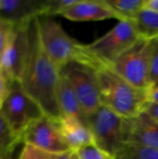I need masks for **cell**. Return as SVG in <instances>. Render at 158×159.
<instances>
[{
	"label": "cell",
	"instance_id": "30bf717a",
	"mask_svg": "<svg viewBox=\"0 0 158 159\" xmlns=\"http://www.w3.org/2000/svg\"><path fill=\"white\" fill-rule=\"evenodd\" d=\"M20 142L51 155L71 151L61 136L56 121L47 116L33 122L23 132Z\"/></svg>",
	"mask_w": 158,
	"mask_h": 159
},
{
	"label": "cell",
	"instance_id": "f546056e",
	"mask_svg": "<svg viewBox=\"0 0 158 159\" xmlns=\"http://www.w3.org/2000/svg\"><path fill=\"white\" fill-rule=\"evenodd\" d=\"M0 159H19V156L16 157V154L11 156V157H0Z\"/></svg>",
	"mask_w": 158,
	"mask_h": 159
},
{
	"label": "cell",
	"instance_id": "e0dca14e",
	"mask_svg": "<svg viewBox=\"0 0 158 159\" xmlns=\"http://www.w3.org/2000/svg\"><path fill=\"white\" fill-rule=\"evenodd\" d=\"M114 10L118 20H132L144 6L145 0H104Z\"/></svg>",
	"mask_w": 158,
	"mask_h": 159
},
{
	"label": "cell",
	"instance_id": "4fadbf2b",
	"mask_svg": "<svg viewBox=\"0 0 158 159\" xmlns=\"http://www.w3.org/2000/svg\"><path fill=\"white\" fill-rule=\"evenodd\" d=\"M74 21H95L117 19L114 10L104 0H77V2L61 14Z\"/></svg>",
	"mask_w": 158,
	"mask_h": 159
},
{
	"label": "cell",
	"instance_id": "5bb4252c",
	"mask_svg": "<svg viewBox=\"0 0 158 159\" xmlns=\"http://www.w3.org/2000/svg\"><path fill=\"white\" fill-rule=\"evenodd\" d=\"M56 123L71 151L76 152L85 146L94 144V139L88 127L79 120L61 116Z\"/></svg>",
	"mask_w": 158,
	"mask_h": 159
},
{
	"label": "cell",
	"instance_id": "ac0fdd59",
	"mask_svg": "<svg viewBox=\"0 0 158 159\" xmlns=\"http://www.w3.org/2000/svg\"><path fill=\"white\" fill-rule=\"evenodd\" d=\"M20 143H21L20 139L13 133L0 112V157L15 155Z\"/></svg>",
	"mask_w": 158,
	"mask_h": 159
},
{
	"label": "cell",
	"instance_id": "d4e9b609",
	"mask_svg": "<svg viewBox=\"0 0 158 159\" xmlns=\"http://www.w3.org/2000/svg\"><path fill=\"white\" fill-rule=\"evenodd\" d=\"M144 112H146L154 120L158 123V104L147 102Z\"/></svg>",
	"mask_w": 158,
	"mask_h": 159
},
{
	"label": "cell",
	"instance_id": "44dd1931",
	"mask_svg": "<svg viewBox=\"0 0 158 159\" xmlns=\"http://www.w3.org/2000/svg\"><path fill=\"white\" fill-rule=\"evenodd\" d=\"M77 0H46V15H61L66 9L74 6Z\"/></svg>",
	"mask_w": 158,
	"mask_h": 159
},
{
	"label": "cell",
	"instance_id": "d6986e66",
	"mask_svg": "<svg viewBox=\"0 0 158 159\" xmlns=\"http://www.w3.org/2000/svg\"><path fill=\"white\" fill-rule=\"evenodd\" d=\"M115 159H158V150L135 143H123Z\"/></svg>",
	"mask_w": 158,
	"mask_h": 159
},
{
	"label": "cell",
	"instance_id": "7c38bea8",
	"mask_svg": "<svg viewBox=\"0 0 158 159\" xmlns=\"http://www.w3.org/2000/svg\"><path fill=\"white\" fill-rule=\"evenodd\" d=\"M46 15V0H0V17L16 26L29 25Z\"/></svg>",
	"mask_w": 158,
	"mask_h": 159
},
{
	"label": "cell",
	"instance_id": "9a60e30c",
	"mask_svg": "<svg viewBox=\"0 0 158 159\" xmlns=\"http://www.w3.org/2000/svg\"><path fill=\"white\" fill-rule=\"evenodd\" d=\"M58 103L62 116H69L87 125V115L68 78L60 72V79L57 90ZM88 126V125H87Z\"/></svg>",
	"mask_w": 158,
	"mask_h": 159
},
{
	"label": "cell",
	"instance_id": "9c48e42d",
	"mask_svg": "<svg viewBox=\"0 0 158 159\" xmlns=\"http://www.w3.org/2000/svg\"><path fill=\"white\" fill-rule=\"evenodd\" d=\"M30 24L16 26L8 46L0 56V75L9 83L20 82L25 70L31 47Z\"/></svg>",
	"mask_w": 158,
	"mask_h": 159
},
{
	"label": "cell",
	"instance_id": "ffe728a7",
	"mask_svg": "<svg viewBox=\"0 0 158 159\" xmlns=\"http://www.w3.org/2000/svg\"><path fill=\"white\" fill-rule=\"evenodd\" d=\"M15 29L16 25L0 17V56L8 46Z\"/></svg>",
	"mask_w": 158,
	"mask_h": 159
},
{
	"label": "cell",
	"instance_id": "8fae6325",
	"mask_svg": "<svg viewBox=\"0 0 158 159\" xmlns=\"http://www.w3.org/2000/svg\"><path fill=\"white\" fill-rule=\"evenodd\" d=\"M123 143H135L158 150V123L146 112L125 118Z\"/></svg>",
	"mask_w": 158,
	"mask_h": 159
},
{
	"label": "cell",
	"instance_id": "cb8c5ba5",
	"mask_svg": "<svg viewBox=\"0 0 158 159\" xmlns=\"http://www.w3.org/2000/svg\"><path fill=\"white\" fill-rule=\"evenodd\" d=\"M19 159H55L54 155L46 153L28 144H23L19 154Z\"/></svg>",
	"mask_w": 158,
	"mask_h": 159
},
{
	"label": "cell",
	"instance_id": "7402d4cb",
	"mask_svg": "<svg viewBox=\"0 0 158 159\" xmlns=\"http://www.w3.org/2000/svg\"><path fill=\"white\" fill-rule=\"evenodd\" d=\"M78 159H114L112 156L95 144H89L75 152Z\"/></svg>",
	"mask_w": 158,
	"mask_h": 159
},
{
	"label": "cell",
	"instance_id": "d6a6232c",
	"mask_svg": "<svg viewBox=\"0 0 158 159\" xmlns=\"http://www.w3.org/2000/svg\"><path fill=\"white\" fill-rule=\"evenodd\" d=\"M114 159H115V158H114Z\"/></svg>",
	"mask_w": 158,
	"mask_h": 159
},
{
	"label": "cell",
	"instance_id": "2e32d148",
	"mask_svg": "<svg viewBox=\"0 0 158 159\" xmlns=\"http://www.w3.org/2000/svg\"><path fill=\"white\" fill-rule=\"evenodd\" d=\"M130 20L140 39L151 41L158 38V12L143 7Z\"/></svg>",
	"mask_w": 158,
	"mask_h": 159
},
{
	"label": "cell",
	"instance_id": "ba28073f",
	"mask_svg": "<svg viewBox=\"0 0 158 159\" xmlns=\"http://www.w3.org/2000/svg\"><path fill=\"white\" fill-rule=\"evenodd\" d=\"M61 73L70 81L87 116L102 105L94 67L80 61H72L65 65Z\"/></svg>",
	"mask_w": 158,
	"mask_h": 159
},
{
	"label": "cell",
	"instance_id": "4316f807",
	"mask_svg": "<svg viewBox=\"0 0 158 159\" xmlns=\"http://www.w3.org/2000/svg\"><path fill=\"white\" fill-rule=\"evenodd\" d=\"M9 82L7 81L1 75H0V99L5 100V98L7 95L8 89H9Z\"/></svg>",
	"mask_w": 158,
	"mask_h": 159
},
{
	"label": "cell",
	"instance_id": "7a4b0ae2",
	"mask_svg": "<svg viewBox=\"0 0 158 159\" xmlns=\"http://www.w3.org/2000/svg\"><path fill=\"white\" fill-rule=\"evenodd\" d=\"M102 104L123 118H131L144 112L147 90L135 88L110 66L96 68Z\"/></svg>",
	"mask_w": 158,
	"mask_h": 159
},
{
	"label": "cell",
	"instance_id": "f1b7e54d",
	"mask_svg": "<svg viewBox=\"0 0 158 159\" xmlns=\"http://www.w3.org/2000/svg\"><path fill=\"white\" fill-rule=\"evenodd\" d=\"M143 7L158 12V0H145Z\"/></svg>",
	"mask_w": 158,
	"mask_h": 159
},
{
	"label": "cell",
	"instance_id": "1f68e13d",
	"mask_svg": "<svg viewBox=\"0 0 158 159\" xmlns=\"http://www.w3.org/2000/svg\"><path fill=\"white\" fill-rule=\"evenodd\" d=\"M156 86H157V87H158V85H156Z\"/></svg>",
	"mask_w": 158,
	"mask_h": 159
},
{
	"label": "cell",
	"instance_id": "6da1fadb",
	"mask_svg": "<svg viewBox=\"0 0 158 159\" xmlns=\"http://www.w3.org/2000/svg\"><path fill=\"white\" fill-rule=\"evenodd\" d=\"M29 32L30 54L20 83L24 92L37 103L44 115L57 122L62 116L57 97L60 70L40 44L35 20L30 24Z\"/></svg>",
	"mask_w": 158,
	"mask_h": 159
},
{
	"label": "cell",
	"instance_id": "603a6c76",
	"mask_svg": "<svg viewBox=\"0 0 158 159\" xmlns=\"http://www.w3.org/2000/svg\"><path fill=\"white\" fill-rule=\"evenodd\" d=\"M150 82L152 87L158 85V38L151 40Z\"/></svg>",
	"mask_w": 158,
	"mask_h": 159
},
{
	"label": "cell",
	"instance_id": "484cf974",
	"mask_svg": "<svg viewBox=\"0 0 158 159\" xmlns=\"http://www.w3.org/2000/svg\"><path fill=\"white\" fill-rule=\"evenodd\" d=\"M147 102L158 104V87L153 86L147 89Z\"/></svg>",
	"mask_w": 158,
	"mask_h": 159
},
{
	"label": "cell",
	"instance_id": "277c9868",
	"mask_svg": "<svg viewBox=\"0 0 158 159\" xmlns=\"http://www.w3.org/2000/svg\"><path fill=\"white\" fill-rule=\"evenodd\" d=\"M139 39L131 20H119L105 34L85 45L86 52L90 59V66L111 67Z\"/></svg>",
	"mask_w": 158,
	"mask_h": 159
},
{
	"label": "cell",
	"instance_id": "3957f363",
	"mask_svg": "<svg viewBox=\"0 0 158 159\" xmlns=\"http://www.w3.org/2000/svg\"><path fill=\"white\" fill-rule=\"evenodd\" d=\"M35 26L44 51L60 72L72 61H80L90 65V59L86 52L85 45L72 38L52 17L36 18Z\"/></svg>",
	"mask_w": 158,
	"mask_h": 159
},
{
	"label": "cell",
	"instance_id": "8992f818",
	"mask_svg": "<svg viewBox=\"0 0 158 159\" xmlns=\"http://www.w3.org/2000/svg\"><path fill=\"white\" fill-rule=\"evenodd\" d=\"M150 47L151 41L139 39L111 66L122 78L142 90H147L152 87L150 82Z\"/></svg>",
	"mask_w": 158,
	"mask_h": 159
},
{
	"label": "cell",
	"instance_id": "5b68a950",
	"mask_svg": "<svg viewBox=\"0 0 158 159\" xmlns=\"http://www.w3.org/2000/svg\"><path fill=\"white\" fill-rule=\"evenodd\" d=\"M0 112L20 141L26 129L45 116L37 103L24 92L19 81L9 84V89Z\"/></svg>",
	"mask_w": 158,
	"mask_h": 159
},
{
	"label": "cell",
	"instance_id": "83f0119b",
	"mask_svg": "<svg viewBox=\"0 0 158 159\" xmlns=\"http://www.w3.org/2000/svg\"><path fill=\"white\" fill-rule=\"evenodd\" d=\"M55 159H78V157L75 152L74 151H68L63 154L60 155H54Z\"/></svg>",
	"mask_w": 158,
	"mask_h": 159
},
{
	"label": "cell",
	"instance_id": "4dcf8cb0",
	"mask_svg": "<svg viewBox=\"0 0 158 159\" xmlns=\"http://www.w3.org/2000/svg\"><path fill=\"white\" fill-rule=\"evenodd\" d=\"M3 102H4V101L0 99V111H1V108H2V105H3Z\"/></svg>",
	"mask_w": 158,
	"mask_h": 159
},
{
	"label": "cell",
	"instance_id": "52a82bcc",
	"mask_svg": "<svg viewBox=\"0 0 158 159\" xmlns=\"http://www.w3.org/2000/svg\"><path fill=\"white\" fill-rule=\"evenodd\" d=\"M124 119L103 105L87 118V125L92 133L94 144L114 158L123 144Z\"/></svg>",
	"mask_w": 158,
	"mask_h": 159
}]
</instances>
